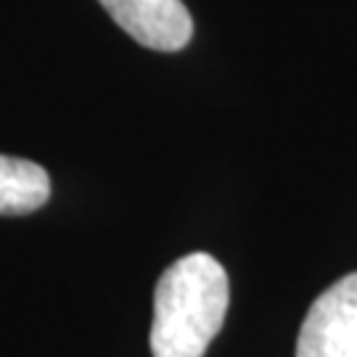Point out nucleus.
<instances>
[{"instance_id": "f257e3e1", "label": "nucleus", "mask_w": 357, "mask_h": 357, "mask_svg": "<svg viewBox=\"0 0 357 357\" xmlns=\"http://www.w3.org/2000/svg\"><path fill=\"white\" fill-rule=\"evenodd\" d=\"M228 273L206 252L180 257L153 291V357H204L228 315Z\"/></svg>"}, {"instance_id": "f03ea898", "label": "nucleus", "mask_w": 357, "mask_h": 357, "mask_svg": "<svg viewBox=\"0 0 357 357\" xmlns=\"http://www.w3.org/2000/svg\"><path fill=\"white\" fill-rule=\"evenodd\" d=\"M296 357H357V273L312 302L299 328Z\"/></svg>"}, {"instance_id": "7ed1b4c3", "label": "nucleus", "mask_w": 357, "mask_h": 357, "mask_svg": "<svg viewBox=\"0 0 357 357\" xmlns=\"http://www.w3.org/2000/svg\"><path fill=\"white\" fill-rule=\"evenodd\" d=\"M109 16L151 51L172 53L191 43L193 19L183 0H101Z\"/></svg>"}, {"instance_id": "20e7f679", "label": "nucleus", "mask_w": 357, "mask_h": 357, "mask_svg": "<svg viewBox=\"0 0 357 357\" xmlns=\"http://www.w3.org/2000/svg\"><path fill=\"white\" fill-rule=\"evenodd\" d=\"M51 178L35 162L0 156V215H29L48 202Z\"/></svg>"}]
</instances>
